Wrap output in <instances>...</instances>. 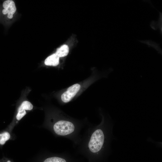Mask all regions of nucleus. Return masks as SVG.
Instances as JSON below:
<instances>
[{
  "mask_svg": "<svg viewBox=\"0 0 162 162\" xmlns=\"http://www.w3.org/2000/svg\"><path fill=\"white\" fill-rule=\"evenodd\" d=\"M69 51L68 46L64 44L57 49L56 53L59 57H63L67 55Z\"/></svg>",
  "mask_w": 162,
  "mask_h": 162,
  "instance_id": "7",
  "label": "nucleus"
},
{
  "mask_svg": "<svg viewBox=\"0 0 162 162\" xmlns=\"http://www.w3.org/2000/svg\"><path fill=\"white\" fill-rule=\"evenodd\" d=\"M43 162H67V161L64 158L54 156L46 158Z\"/></svg>",
  "mask_w": 162,
  "mask_h": 162,
  "instance_id": "9",
  "label": "nucleus"
},
{
  "mask_svg": "<svg viewBox=\"0 0 162 162\" xmlns=\"http://www.w3.org/2000/svg\"><path fill=\"white\" fill-rule=\"evenodd\" d=\"M7 162H11L10 160H8Z\"/></svg>",
  "mask_w": 162,
  "mask_h": 162,
  "instance_id": "12",
  "label": "nucleus"
},
{
  "mask_svg": "<svg viewBox=\"0 0 162 162\" xmlns=\"http://www.w3.org/2000/svg\"><path fill=\"white\" fill-rule=\"evenodd\" d=\"M1 134H0V137H1Z\"/></svg>",
  "mask_w": 162,
  "mask_h": 162,
  "instance_id": "13",
  "label": "nucleus"
},
{
  "mask_svg": "<svg viewBox=\"0 0 162 162\" xmlns=\"http://www.w3.org/2000/svg\"><path fill=\"white\" fill-rule=\"evenodd\" d=\"M59 58L56 53H54L45 59L44 64L46 65L56 66L59 63Z\"/></svg>",
  "mask_w": 162,
  "mask_h": 162,
  "instance_id": "4",
  "label": "nucleus"
},
{
  "mask_svg": "<svg viewBox=\"0 0 162 162\" xmlns=\"http://www.w3.org/2000/svg\"><path fill=\"white\" fill-rule=\"evenodd\" d=\"M80 85L78 83L74 84L69 87L67 90L61 95L62 101L65 103L70 101L79 91Z\"/></svg>",
  "mask_w": 162,
  "mask_h": 162,
  "instance_id": "2",
  "label": "nucleus"
},
{
  "mask_svg": "<svg viewBox=\"0 0 162 162\" xmlns=\"http://www.w3.org/2000/svg\"><path fill=\"white\" fill-rule=\"evenodd\" d=\"M26 114V110H22L18 111V113L16 116V118L18 120H20L22 119Z\"/></svg>",
  "mask_w": 162,
  "mask_h": 162,
  "instance_id": "11",
  "label": "nucleus"
},
{
  "mask_svg": "<svg viewBox=\"0 0 162 162\" xmlns=\"http://www.w3.org/2000/svg\"><path fill=\"white\" fill-rule=\"evenodd\" d=\"M159 18L157 21L152 20L150 23V26L152 29L156 30L158 28L160 30V34L162 33V14L159 12Z\"/></svg>",
  "mask_w": 162,
  "mask_h": 162,
  "instance_id": "5",
  "label": "nucleus"
},
{
  "mask_svg": "<svg viewBox=\"0 0 162 162\" xmlns=\"http://www.w3.org/2000/svg\"><path fill=\"white\" fill-rule=\"evenodd\" d=\"M2 6L3 8L2 14L4 15L7 14L8 18L12 19L16 10L14 2L12 0L5 1L3 3Z\"/></svg>",
  "mask_w": 162,
  "mask_h": 162,
  "instance_id": "3",
  "label": "nucleus"
},
{
  "mask_svg": "<svg viewBox=\"0 0 162 162\" xmlns=\"http://www.w3.org/2000/svg\"><path fill=\"white\" fill-rule=\"evenodd\" d=\"M110 124L104 118L97 125L94 126L90 124L82 134L77 149L95 155L109 149L112 137Z\"/></svg>",
  "mask_w": 162,
  "mask_h": 162,
  "instance_id": "1",
  "label": "nucleus"
},
{
  "mask_svg": "<svg viewBox=\"0 0 162 162\" xmlns=\"http://www.w3.org/2000/svg\"><path fill=\"white\" fill-rule=\"evenodd\" d=\"M33 108L32 104L28 101H24L21 104L18 109V111L22 110H31Z\"/></svg>",
  "mask_w": 162,
  "mask_h": 162,
  "instance_id": "8",
  "label": "nucleus"
},
{
  "mask_svg": "<svg viewBox=\"0 0 162 162\" xmlns=\"http://www.w3.org/2000/svg\"><path fill=\"white\" fill-rule=\"evenodd\" d=\"M140 41L142 43L147 44L149 47L151 46L154 48L157 51L159 54L162 55V50L159 44L149 40H140Z\"/></svg>",
  "mask_w": 162,
  "mask_h": 162,
  "instance_id": "6",
  "label": "nucleus"
},
{
  "mask_svg": "<svg viewBox=\"0 0 162 162\" xmlns=\"http://www.w3.org/2000/svg\"><path fill=\"white\" fill-rule=\"evenodd\" d=\"M10 135L9 133L5 132L1 134L0 138V144L1 145L4 144L6 141L9 139Z\"/></svg>",
  "mask_w": 162,
  "mask_h": 162,
  "instance_id": "10",
  "label": "nucleus"
}]
</instances>
